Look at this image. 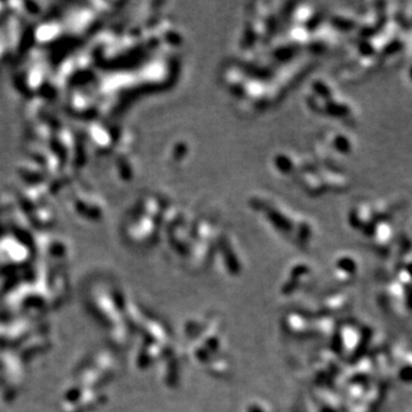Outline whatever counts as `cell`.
Returning <instances> with one entry per match:
<instances>
[{
    "label": "cell",
    "mask_w": 412,
    "mask_h": 412,
    "mask_svg": "<svg viewBox=\"0 0 412 412\" xmlns=\"http://www.w3.org/2000/svg\"><path fill=\"white\" fill-rule=\"evenodd\" d=\"M284 71L297 72L260 58H238L222 66L220 80L238 106L257 114L273 107L285 94L291 78Z\"/></svg>",
    "instance_id": "obj_1"
},
{
    "label": "cell",
    "mask_w": 412,
    "mask_h": 412,
    "mask_svg": "<svg viewBox=\"0 0 412 412\" xmlns=\"http://www.w3.org/2000/svg\"><path fill=\"white\" fill-rule=\"evenodd\" d=\"M250 211L268 228L301 248L313 243L316 225L308 216L267 191H256L246 201Z\"/></svg>",
    "instance_id": "obj_2"
},
{
    "label": "cell",
    "mask_w": 412,
    "mask_h": 412,
    "mask_svg": "<svg viewBox=\"0 0 412 412\" xmlns=\"http://www.w3.org/2000/svg\"><path fill=\"white\" fill-rule=\"evenodd\" d=\"M288 5L282 3L250 4L238 32V58H254L272 45L282 30Z\"/></svg>",
    "instance_id": "obj_3"
},
{
    "label": "cell",
    "mask_w": 412,
    "mask_h": 412,
    "mask_svg": "<svg viewBox=\"0 0 412 412\" xmlns=\"http://www.w3.org/2000/svg\"><path fill=\"white\" fill-rule=\"evenodd\" d=\"M307 111L334 126L349 128L359 120L356 103L342 93L336 83L325 77H317L307 85L302 95Z\"/></svg>",
    "instance_id": "obj_4"
},
{
    "label": "cell",
    "mask_w": 412,
    "mask_h": 412,
    "mask_svg": "<svg viewBox=\"0 0 412 412\" xmlns=\"http://www.w3.org/2000/svg\"><path fill=\"white\" fill-rule=\"evenodd\" d=\"M356 141L348 128L333 126L322 131L313 141L312 155L334 166L343 167V163L356 151Z\"/></svg>",
    "instance_id": "obj_5"
}]
</instances>
